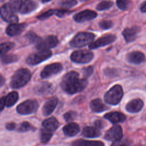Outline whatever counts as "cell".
Segmentation results:
<instances>
[{
  "label": "cell",
  "instance_id": "603a6c76",
  "mask_svg": "<svg viewBox=\"0 0 146 146\" xmlns=\"http://www.w3.org/2000/svg\"><path fill=\"white\" fill-rule=\"evenodd\" d=\"M36 7V4L31 0H24L21 5L19 12L22 14H29L33 11Z\"/></svg>",
  "mask_w": 146,
  "mask_h": 146
},
{
  "label": "cell",
  "instance_id": "7bdbcfd3",
  "mask_svg": "<svg viewBox=\"0 0 146 146\" xmlns=\"http://www.w3.org/2000/svg\"><path fill=\"white\" fill-rule=\"evenodd\" d=\"M16 124L13 123V122H11V123H8L6 124V128L7 130L9 131H12L14 130L15 128H16Z\"/></svg>",
  "mask_w": 146,
  "mask_h": 146
},
{
  "label": "cell",
  "instance_id": "9a60e30c",
  "mask_svg": "<svg viewBox=\"0 0 146 146\" xmlns=\"http://www.w3.org/2000/svg\"><path fill=\"white\" fill-rule=\"evenodd\" d=\"M54 89L52 84L47 82H42L36 85L34 88V91L35 94L40 95L51 94L54 91Z\"/></svg>",
  "mask_w": 146,
  "mask_h": 146
},
{
  "label": "cell",
  "instance_id": "74e56055",
  "mask_svg": "<svg viewBox=\"0 0 146 146\" xmlns=\"http://www.w3.org/2000/svg\"><path fill=\"white\" fill-rule=\"evenodd\" d=\"M77 115V113L75 111H68L64 114L63 117L64 119L66 120V121H70L74 120Z\"/></svg>",
  "mask_w": 146,
  "mask_h": 146
},
{
  "label": "cell",
  "instance_id": "7402d4cb",
  "mask_svg": "<svg viewBox=\"0 0 146 146\" xmlns=\"http://www.w3.org/2000/svg\"><path fill=\"white\" fill-rule=\"evenodd\" d=\"M90 108L94 112H102L108 109V107L105 105L100 99H95L90 102Z\"/></svg>",
  "mask_w": 146,
  "mask_h": 146
},
{
  "label": "cell",
  "instance_id": "ee69618b",
  "mask_svg": "<svg viewBox=\"0 0 146 146\" xmlns=\"http://www.w3.org/2000/svg\"><path fill=\"white\" fill-rule=\"evenodd\" d=\"M94 125L95 127H96V128H98V129H102L104 127V123L102 120H97L95 121L94 123Z\"/></svg>",
  "mask_w": 146,
  "mask_h": 146
},
{
  "label": "cell",
  "instance_id": "5bb4252c",
  "mask_svg": "<svg viewBox=\"0 0 146 146\" xmlns=\"http://www.w3.org/2000/svg\"><path fill=\"white\" fill-rule=\"evenodd\" d=\"M25 23H13L10 24L6 29V34L10 36H14L20 34L26 28Z\"/></svg>",
  "mask_w": 146,
  "mask_h": 146
},
{
  "label": "cell",
  "instance_id": "c3c4849f",
  "mask_svg": "<svg viewBox=\"0 0 146 146\" xmlns=\"http://www.w3.org/2000/svg\"><path fill=\"white\" fill-rule=\"evenodd\" d=\"M40 1H41V2L42 3H46V2H49V1H50L51 0H40Z\"/></svg>",
  "mask_w": 146,
  "mask_h": 146
},
{
  "label": "cell",
  "instance_id": "4316f807",
  "mask_svg": "<svg viewBox=\"0 0 146 146\" xmlns=\"http://www.w3.org/2000/svg\"><path fill=\"white\" fill-rule=\"evenodd\" d=\"M71 146H104L102 141H90L83 139L75 140L72 143Z\"/></svg>",
  "mask_w": 146,
  "mask_h": 146
},
{
  "label": "cell",
  "instance_id": "44dd1931",
  "mask_svg": "<svg viewBox=\"0 0 146 146\" xmlns=\"http://www.w3.org/2000/svg\"><path fill=\"white\" fill-rule=\"evenodd\" d=\"M64 133L70 137H72L76 135L80 131L79 125L75 123H70L66 124L63 128Z\"/></svg>",
  "mask_w": 146,
  "mask_h": 146
},
{
  "label": "cell",
  "instance_id": "f546056e",
  "mask_svg": "<svg viewBox=\"0 0 146 146\" xmlns=\"http://www.w3.org/2000/svg\"><path fill=\"white\" fill-rule=\"evenodd\" d=\"M132 2L129 0H117L116 5L121 10H127L131 6Z\"/></svg>",
  "mask_w": 146,
  "mask_h": 146
},
{
  "label": "cell",
  "instance_id": "f907efd6",
  "mask_svg": "<svg viewBox=\"0 0 146 146\" xmlns=\"http://www.w3.org/2000/svg\"><path fill=\"white\" fill-rule=\"evenodd\" d=\"M83 1H88V0H82Z\"/></svg>",
  "mask_w": 146,
  "mask_h": 146
},
{
  "label": "cell",
  "instance_id": "e575fe53",
  "mask_svg": "<svg viewBox=\"0 0 146 146\" xmlns=\"http://www.w3.org/2000/svg\"><path fill=\"white\" fill-rule=\"evenodd\" d=\"M26 38L29 40V42L31 43H37L41 38H39L37 35H36L34 33L30 31L26 34L25 35Z\"/></svg>",
  "mask_w": 146,
  "mask_h": 146
},
{
  "label": "cell",
  "instance_id": "4fadbf2b",
  "mask_svg": "<svg viewBox=\"0 0 146 146\" xmlns=\"http://www.w3.org/2000/svg\"><path fill=\"white\" fill-rule=\"evenodd\" d=\"M97 17V13L92 10H85L75 14L73 18L74 21L78 23H83L91 21Z\"/></svg>",
  "mask_w": 146,
  "mask_h": 146
},
{
  "label": "cell",
  "instance_id": "d4e9b609",
  "mask_svg": "<svg viewBox=\"0 0 146 146\" xmlns=\"http://www.w3.org/2000/svg\"><path fill=\"white\" fill-rule=\"evenodd\" d=\"M42 125L44 128L53 132L58 128L59 122L54 117H51L44 120L42 123Z\"/></svg>",
  "mask_w": 146,
  "mask_h": 146
},
{
  "label": "cell",
  "instance_id": "7dc6e473",
  "mask_svg": "<svg viewBox=\"0 0 146 146\" xmlns=\"http://www.w3.org/2000/svg\"><path fill=\"white\" fill-rule=\"evenodd\" d=\"M0 77H1L0 78V84H1V86L2 87L4 83H5V79L3 78V77L2 75H1Z\"/></svg>",
  "mask_w": 146,
  "mask_h": 146
},
{
  "label": "cell",
  "instance_id": "e0dca14e",
  "mask_svg": "<svg viewBox=\"0 0 146 146\" xmlns=\"http://www.w3.org/2000/svg\"><path fill=\"white\" fill-rule=\"evenodd\" d=\"M58 104V99L53 97L47 100L42 108V113L44 116L50 115L55 110Z\"/></svg>",
  "mask_w": 146,
  "mask_h": 146
},
{
  "label": "cell",
  "instance_id": "8d00e7d4",
  "mask_svg": "<svg viewBox=\"0 0 146 146\" xmlns=\"http://www.w3.org/2000/svg\"><path fill=\"white\" fill-rule=\"evenodd\" d=\"M55 14V10H48V11L38 15L37 17V18L39 20H44Z\"/></svg>",
  "mask_w": 146,
  "mask_h": 146
},
{
  "label": "cell",
  "instance_id": "ac0fdd59",
  "mask_svg": "<svg viewBox=\"0 0 146 146\" xmlns=\"http://www.w3.org/2000/svg\"><path fill=\"white\" fill-rule=\"evenodd\" d=\"M127 59V60L131 63L139 64L144 61L145 55L140 51H135L128 54Z\"/></svg>",
  "mask_w": 146,
  "mask_h": 146
},
{
  "label": "cell",
  "instance_id": "ba28073f",
  "mask_svg": "<svg viewBox=\"0 0 146 146\" xmlns=\"http://www.w3.org/2000/svg\"><path fill=\"white\" fill-rule=\"evenodd\" d=\"M58 39L54 35H48L43 39H40L36 44V48L38 50H49L56 46Z\"/></svg>",
  "mask_w": 146,
  "mask_h": 146
},
{
  "label": "cell",
  "instance_id": "4dcf8cb0",
  "mask_svg": "<svg viewBox=\"0 0 146 146\" xmlns=\"http://www.w3.org/2000/svg\"><path fill=\"white\" fill-rule=\"evenodd\" d=\"M34 129V128L30 123H29L27 121H25L22 122L19 124L17 130L18 132H27V131H29L30 130H33Z\"/></svg>",
  "mask_w": 146,
  "mask_h": 146
},
{
  "label": "cell",
  "instance_id": "ffe728a7",
  "mask_svg": "<svg viewBox=\"0 0 146 146\" xmlns=\"http://www.w3.org/2000/svg\"><path fill=\"white\" fill-rule=\"evenodd\" d=\"M104 117L112 123L123 122L126 119L125 116L123 113L119 112H111L107 113L104 115Z\"/></svg>",
  "mask_w": 146,
  "mask_h": 146
},
{
  "label": "cell",
  "instance_id": "484cf974",
  "mask_svg": "<svg viewBox=\"0 0 146 146\" xmlns=\"http://www.w3.org/2000/svg\"><path fill=\"white\" fill-rule=\"evenodd\" d=\"M19 95L16 91H12L4 96L5 105L7 107H11L15 104L18 100Z\"/></svg>",
  "mask_w": 146,
  "mask_h": 146
},
{
  "label": "cell",
  "instance_id": "277c9868",
  "mask_svg": "<svg viewBox=\"0 0 146 146\" xmlns=\"http://www.w3.org/2000/svg\"><path fill=\"white\" fill-rule=\"evenodd\" d=\"M95 35L89 32H80L78 33L70 42L72 47L79 48L90 44L95 38Z\"/></svg>",
  "mask_w": 146,
  "mask_h": 146
},
{
  "label": "cell",
  "instance_id": "2e32d148",
  "mask_svg": "<svg viewBox=\"0 0 146 146\" xmlns=\"http://www.w3.org/2000/svg\"><path fill=\"white\" fill-rule=\"evenodd\" d=\"M140 31V27L137 26H133L130 28H126L125 29L122 34L125 41L127 42H132L134 41L137 35Z\"/></svg>",
  "mask_w": 146,
  "mask_h": 146
},
{
  "label": "cell",
  "instance_id": "30bf717a",
  "mask_svg": "<svg viewBox=\"0 0 146 146\" xmlns=\"http://www.w3.org/2000/svg\"><path fill=\"white\" fill-rule=\"evenodd\" d=\"M62 68V65L59 63H54L48 64L44 67V68L40 72V77L42 79L48 78L60 72Z\"/></svg>",
  "mask_w": 146,
  "mask_h": 146
},
{
  "label": "cell",
  "instance_id": "681fc988",
  "mask_svg": "<svg viewBox=\"0 0 146 146\" xmlns=\"http://www.w3.org/2000/svg\"><path fill=\"white\" fill-rule=\"evenodd\" d=\"M135 146H142V145H140V144H139V145H135Z\"/></svg>",
  "mask_w": 146,
  "mask_h": 146
},
{
  "label": "cell",
  "instance_id": "b9f144b4",
  "mask_svg": "<svg viewBox=\"0 0 146 146\" xmlns=\"http://www.w3.org/2000/svg\"><path fill=\"white\" fill-rule=\"evenodd\" d=\"M68 13V11L67 10H55V14L59 17H62Z\"/></svg>",
  "mask_w": 146,
  "mask_h": 146
},
{
  "label": "cell",
  "instance_id": "f6af8a7d",
  "mask_svg": "<svg viewBox=\"0 0 146 146\" xmlns=\"http://www.w3.org/2000/svg\"><path fill=\"white\" fill-rule=\"evenodd\" d=\"M140 10L143 13H146V1L141 4L140 6Z\"/></svg>",
  "mask_w": 146,
  "mask_h": 146
},
{
  "label": "cell",
  "instance_id": "ab89813d",
  "mask_svg": "<svg viewBox=\"0 0 146 146\" xmlns=\"http://www.w3.org/2000/svg\"><path fill=\"white\" fill-rule=\"evenodd\" d=\"M130 142L127 140L120 139L115 141L111 146H129Z\"/></svg>",
  "mask_w": 146,
  "mask_h": 146
},
{
  "label": "cell",
  "instance_id": "6da1fadb",
  "mask_svg": "<svg viewBox=\"0 0 146 146\" xmlns=\"http://www.w3.org/2000/svg\"><path fill=\"white\" fill-rule=\"evenodd\" d=\"M86 78H79V74L74 71H71L64 75L60 86L62 89L67 94H74L83 91L87 85Z\"/></svg>",
  "mask_w": 146,
  "mask_h": 146
},
{
  "label": "cell",
  "instance_id": "f35d334b",
  "mask_svg": "<svg viewBox=\"0 0 146 146\" xmlns=\"http://www.w3.org/2000/svg\"><path fill=\"white\" fill-rule=\"evenodd\" d=\"M113 26V23L111 21H103L99 22V26L103 30H108L111 29Z\"/></svg>",
  "mask_w": 146,
  "mask_h": 146
},
{
  "label": "cell",
  "instance_id": "7c38bea8",
  "mask_svg": "<svg viewBox=\"0 0 146 146\" xmlns=\"http://www.w3.org/2000/svg\"><path fill=\"white\" fill-rule=\"evenodd\" d=\"M123 131L119 125H115L110 128L105 133L104 138L110 141H117L121 139Z\"/></svg>",
  "mask_w": 146,
  "mask_h": 146
},
{
  "label": "cell",
  "instance_id": "d6986e66",
  "mask_svg": "<svg viewBox=\"0 0 146 146\" xmlns=\"http://www.w3.org/2000/svg\"><path fill=\"white\" fill-rule=\"evenodd\" d=\"M143 102L140 99H135L129 102L126 106V110L131 113H136L140 111L143 107Z\"/></svg>",
  "mask_w": 146,
  "mask_h": 146
},
{
  "label": "cell",
  "instance_id": "9c48e42d",
  "mask_svg": "<svg viewBox=\"0 0 146 146\" xmlns=\"http://www.w3.org/2000/svg\"><path fill=\"white\" fill-rule=\"evenodd\" d=\"M1 17L3 21L11 23H17L18 21V17L14 13V10L9 3H5L2 6Z\"/></svg>",
  "mask_w": 146,
  "mask_h": 146
},
{
  "label": "cell",
  "instance_id": "d6a6232c",
  "mask_svg": "<svg viewBox=\"0 0 146 146\" xmlns=\"http://www.w3.org/2000/svg\"><path fill=\"white\" fill-rule=\"evenodd\" d=\"M14 46V44L13 42H6L2 43L1 44V55H3L5 54L6 52L11 50Z\"/></svg>",
  "mask_w": 146,
  "mask_h": 146
},
{
  "label": "cell",
  "instance_id": "8fae6325",
  "mask_svg": "<svg viewBox=\"0 0 146 146\" xmlns=\"http://www.w3.org/2000/svg\"><path fill=\"white\" fill-rule=\"evenodd\" d=\"M116 36L112 34L106 35L99 38L94 42H92L88 45L90 49H95L99 47H103L113 42L116 39Z\"/></svg>",
  "mask_w": 146,
  "mask_h": 146
},
{
  "label": "cell",
  "instance_id": "7a4b0ae2",
  "mask_svg": "<svg viewBox=\"0 0 146 146\" xmlns=\"http://www.w3.org/2000/svg\"><path fill=\"white\" fill-rule=\"evenodd\" d=\"M31 72L27 68H20L13 75L10 81L12 88H20L25 86L31 78Z\"/></svg>",
  "mask_w": 146,
  "mask_h": 146
},
{
  "label": "cell",
  "instance_id": "836d02e7",
  "mask_svg": "<svg viewBox=\"0 0 146 146\" xmlns=\"http://www.w3.org/2000/svg\"><path fill=\"white\" fill-rule=\"evenodd\" d=\"M112 5H113V3L111 1H104L101 2L97 5L96 9L99 11L106 10L111 8L112 6Z\"/></svg>",
  "mask_w": 146,
  "mask_h": 146
},
{
  "label": "cell",
  "instance_id": "1f68e13d",
  "mask_svg": "<svg viewBox=\"0 0 146 146\" xmlns=\"http://www.w3.org/2000/svg\"><path fill=\"white\" fill-rule=\"evenodd\" d=\"M76 3V0H60L59 6L64 9H69L75 6Z\"/></svg>",
  "mask_w": 146,
  "mask_h": 146
},
{
  "label": "cell",
  "instance_id": "8992f818",
  "mask_svg": "<svg viewBox=\"0 0 146 146\" xmlns=\"http://www.w3.org/2000/svg\"><path fill=\"white\" fill-rule=\"evenodd\" d=\"M70 58L75 63L80 64L87 63L93 59L94 54L88 50H77L71 54Z\"/></svg>",
  "mask_w": 146,
  "mask_h": 146
},
{
  "label": "cell",
  "instance_id": "83f0119b",
  "mask_svg": "<svg viewBox=\"0 0 146 146\" xmlns=\"http://www.w3.org/2000/svg\"><path fill=\"white\" fill-rule=\"evenodd\" d=\"M1 62L3 64H7L13 62H15L18 60V56L14 54H8L1 55Z\"/></svg>",
  "mask_w": 146,
  "mask_h": 146
},
{
  "label": "cell",
  "instance_id": "60d3db41",
  "mask_svg": "<svg viewBox=\"0 0 146 146\" xmlns=\"http://www.w3.org/2000/svg\"><path fill=\"white\" fill-rule=\"evenodd\" d=\"M93 67L92 66H89L87 68H85L83 70V74H84V76L85 77H88L90 75H91V74L93 72Z\"/></svg>",
  "mask_w": 146,
  "mask_h": 146
},
{
  "label": "cell",
  "instance_id": "52a82bcc",
  "mask_svg": "<svg viewBox=\"0 0 146 146\" xmlns=\"http://www.w3.org/2000/svg\"><path fill=\"white\" fill-rule=\"evenodd\" d=\"M38 103L35 100H27L20 103L17 107V111L21 115H30L34 113L38 108Z\"/></svg>",
  "mask_w": 146,
  "mask_h": 146
},
{
  "label": "cell",
  "instance_id": "cb8c5ba5",
  "mask_svg": "<svg viewBox=\"0 0 146 146\" xmlns=\"http://www.w3.org/2000/svg\"><path fill=\"white\" fill-rule=\"evenodd\" d=\"M82 135L85 137L95 138L99 137L101 135V132L96 127L87 126L83 128Z\"/></svg>",
  "mask_w": 146,
  "mask_h": 146
},
{
  "label": "cell",
  "instance_id": "d590c367",
  "mask_svg": "<svg viewBox=\"0 0 146 146\" xmlns=\"http://www.w3.org/2000/svg\"><path fill=\"white\" fill-rule=\"evenodd\" d=\"M22 2V0H10L9 4L14 11L17 12L19 11Z\"/></svg>",
  "mask_w": 146,
  "mask_h": 146
},
{
  "label": "cell",
  "instance_id": "f1b7e54d",
  "mask_svg": "<svg viewBox=\"0 0 146 146\" xmlns=\"http://www.w3.org/2000/svg\"><path fill=\"white\" fill-rule=\"evenodd\" d=\"M52 136V132L43 128L40 131V141L42 143H47Z\"/></svg>",
  "mask_w": 146,
  "mask_h": 146
},
{
  "label": "cell",
  "instance_id": "3957f363",
  "mask_svg": "<svg viewBox=\"0 0 146 146\" xmlns=\"http://www.w3.org/2000/svg\"><path fill=\"white\" fill-rule=\"evenodd\" d=\"M123 95L122 87L119 84H116L111 87L104 95L105 102L111 105H116L121 100Z\"/></svg>",
  "mask_w": 146,
  "mask_h": 146
},
{
  "label": "cell",
  "instance_id": "5b68a950",
  "mask_svg": "<svg viewBox=\"0 0 146 146\" xmlns=\"http://www.w3.org/2000/svg\"><path fill=\"white\" fill-rule=\"evenodd\" d=\"M52 55L50 50H38V51L31 54L27 58L26 62L30 65H36L48 59Z\"/></svg>",
  "mask_w": 146,
  "mask_h": 146
},
{
  "label": "cell",
  "instance_id": "bcb514c9",
  "mask_svg": "<svg viewBox=\"0 0 146 146\" xmlns=\"http://www.w3.org/2000/svg\"><path fill=\"white\" fill-rule=\"evenodd\" d=\"M5 106V101H4V96H3L1 99V111H2Z\"/></svg>",
  "mask_w": 146,
  "mask_h": 146
}]
</instances>
